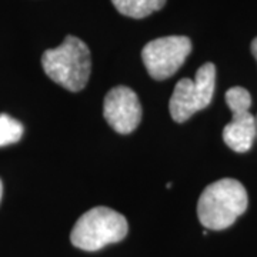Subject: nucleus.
<instances>
[{
  "mask_svg": "<svg viewBox=\"0 0 257 257\" xmlns=\"http://www.w3.org/2000/svg\"><path fill=\"white\" fill-rule=\"evenodd\" d=\"M244 186L234 179H220L209 184L197 203V216L206 229L224 230L247 209Z\"/></svg>",
  "mask_w": 257,
  "mask_h": 257,
  "instance_id": "obj_1",
  "label": "nucleus"
},
{
  "mask_svg": "<svg viewBox=\"0 0 257 257\" xmlns=\"http://www.w3.org/2000/svg\"><path fill=\"white\" fill-rule=\"evenodd\" d=\"M103 116L120 135L132 133L142 120V104L138 94L126 86L113 87L104 97Z\"/></svg>",
  "mask_w": 257,
  "mask_h": 257,
  "instance_id": "obj_7",
  "label": "nucleus"
},
{
  "mask_svg": "<svg viewBox=\"0 0 257 257\" xmlns=\"http://www.w3.org/2000/svg\"><path fill=\"white\" fill-rule=\"evenodd\" d=\"M226 103L233 113L231 121L223 128V140L231 150L246 153L256 139V117L250 113L251 96L244 87H231L226 93Z\"/></svg>",
  "mask_w": 257,
  "mask_h": 257,
  "instance_id": "obj_5",
  "label": "nucleus"
},
{
  "mask_svg": "<svg viewBox=\"0 0 257 257\" xmlns=\"http://www.w3.org/2000/svg\"><path fill=\"white\" fill-rule=\"evenodd\" d=\"M190 52L192 40L189 37H160L143 47L142 59L149 74L155 80H165L182 67Z\"/></svg>",
  "mask_w": 257,
  "mask_h": 257,
  "instance_id": "obj_6",
  "label": "nucleus"
},
{
  "mask_svg": "<svg viewBox=\"0 0 257 257\" xmlns=\"http://www.w3.org/2000/svg\"><path fill=\"white\" fill-rule=\"evenodd\" d=\"M251 53H253V56H254V59L257 60V37L251 42Z\"/></svg>",
  "mask_w": 257,
  "mask_h": 257,
  "instance_id": "obj_10",
  "label": "nucleus"
},
{
  "mask_svg": "<svg viewBox=\"0 0 257 257\" xmlns=\"http://www.w3.org/2000/svg\"><path fill=\"white\" fill-rule=\"evenodd\" d=\"M23 136V124L9 114H0V147L13 145Z\"/></svg>",
  "mask_w": 257,
  "mask_h": 257,
  "instance_id": "obj_9",
  "label": "nucleus"
},
{
  "mask_svg": "<svg viewBox=\"0 0 257 257\" xmlns=\"http://www.w3.org/2000/svg\"><path fill=\"white\" fill-rule=\"evenodd\" d=\"M45 73L66 90L80 92L89 82L92 57L87 45L76 36H66L63 43L42 56Z\"/></svg>",
  "mask_w": 257,
  "mask_h": 257,
  "instance_id": "obj_2",
  "label": "nucleus"
},
{
  "mask_svg": "<svg viewBox=\"0 0 257 257\" xmlns=\"http://www.w3.org/2000/svg\"><path fill=\"white\" fill-rule=\"evenodd\" d=\"M111 3L124 16L143 19L162 9L166 0H111Z\"/></svg>",
  "mask_w": 257,
  "mask_h": 257,
  "instance_id": "obj_8",
  "label": "nucleus"
},
{
  "mask_svg": "<svg viewBox=\"0 0 257 257\" xmlns=\"http://www.w3.org/2000/svg\"><path fill=\"white\" fill-rule=\"evenodd\" d=\"M127 230V220L123 214L109 207L97 206L79 217L70 233V240L74 247L96 251L124 239Z\"/></svg>",
  "mask_w": 257,
  "mask_h": 257,
  "instance_id": "obj_3",
  "label": "nucleus"
},
{
  "mask_svg": "<svg viewBox=\"0 0 257 257\" xmlns=\"http://www.w3.org/2000/svg\"><path fill=\"white\" fill-rule=\"evenodd\" d=\"M2 194H3V184H2V180H0V200H2Z\"/></svg>",
  "mask_w": 257,
  "mask_h": 257,
  "instance_id": "obj_11",
  "label": "nucleus"
},
{
  "mask_svg": "<svg viewBox=\"0 0 257 257\" xmlns=\"http://www.w3.org/2000/svg\"><path fill=\"white\" fill-rule=\"evenodd\" d=\"M256 126H257V117H256ZM256 138H257V135H256Z\"/></svg>",
  "mask_w": 257,
  "mask_h": 257,
  "instance_id": "obj_12",
  "label": "nucleus"
},
{
  "mask_svg": "<svg viewBox=\"0 0 257 257\" xmlns=\"http://www.w3.org/2000/svg\"><path fill=\"white\" fill-rule=\"evenodd\" d=\"M216 86V67L213 63H204L199 67L194 80L183 77L175 86L169 101L170 114L175 121L183 123L194 113L210 104Z\"/></svg>",
  "mask_w": 257,
  "mask_h": 257,
  "instance_id": "obj_4",
  "label": "nucleus"
}]
</instances>
